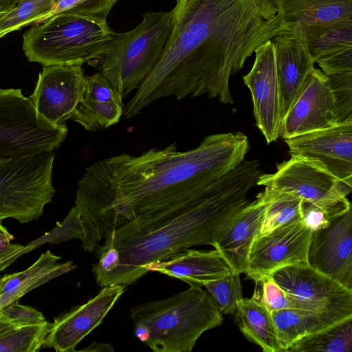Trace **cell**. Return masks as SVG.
I'll return each mask as SVG.
<instances>
[{"mask_svg":"<svg viewBox=\"0 0 352 352\" xmlns=\"http://www.w3.org/2000/svg\"><path fill=\"white\" fill-rule=\"evenodd\" d=\"M172 10L170 36L156 65L124 106L126 119L167 97L206 94L234 103L230 76L281 28L272 0H181Z\"/></svg>","mask_w":352,"mask_h":352,"instance_id":"1","label":"cell"},{"mask_svg":"<svg viewBox=\"0 0 352 352\" xmlns=\"http://www.w3.org/2000/svg\"><path fill=\"white\" fill-rule=\"evenodd\" d=\"M241 132L206 136L186 151L175 143L139 155L122 153L87 168L81 177L111 202L120 226L181 205L236 168L249 150Z\"/></svg>","mask_w":352,"mask_h":352,"instance_id":"2","label":"cell"},{"mask_svg":"<svg viewBox=\"0 0 352 352\" xmlns=\"http://www.w3.org/2000/svg\"><path fill=\"white\" fill-rule=\"evenodd\" d=\"M261 175L258 161L243 160L188 201L107 233L104 241H111L120 256L111 285H131L146 274L148 265L184 249L212 246L222 228L250 203L248 193Z\"/></svg>","mask_w":352,"mask_h":352,"instance_id":"3","label":"cell"},{"mask_svg":"<svg viewBox=\"0 0 352 352\" xmlns=\"http://www.w3.org/2000/svg\"><path fill=\"white\" fill-rule=\"evenodd\" d=\"M130 318L148 328L145 344L156 352H190L204 332L223 321L210 294L191 286L170 297L135 305Z\"/></svg>","mask_w":352,"mask_h":352,"instance_id":"4","label":"cell"},{"mask_svg":"<svg viewBox=\"0 0 352 352\" xmlns=\"http://www.w3.org/2000/svg\"><path fill=\"white\" fill-rule=\"evenodd\" d=\"M113 34L106 19L67 10L26 31L23 50L29 61L44 66H82L100 60Z\"/></svg>","mask_w":352,"mask_h":352,"instance_id":"5","label":"cell"},{"mask_svg":"<svg viewBox=\"0 0 352 352\" xmlns=\"http://www.w3.org/2000/svg\"><path fill=\"white\" fill-rule=\"evenodd\" d=\"M173 10L147 12L135 28L114 32L100 58V72L123 99L137 89L158 61L170 36Z\"/></svg>","mask_w":352,"mask_h":352,"instance_id":"6","label":"cell"},{"mask_svg":"<svg viewBox=\"0 0 352 352\" xmlns=\"http://www.w3.org/2000/svg\"><path fill=\"white\" fill-rule=\"evenodd\" d=\"M54 151L0 159V220L21 223L38 219L56 190L52 173Z\"/></svg>","mask_w":352,"mask_h":352,"instance_id":"7","label":"cell"},{"mask_svg":"<svg viewBox=\"0 0 352 352\" xmlns=\"http://www.w3.org/2000/svg\"><path fill=\"white\" fill-rule=\"evenodd\" d=\"M67 128L54 124L35 109L19 89H0V159L55 151Z\"/></svg>","mask_w":352,"mask_h":352,"instance_id":"8","label":"cell"},{"mask_svg":"<svg viewBox=\"0 0 352 352\" xmlns=\"http://www.w3.org/2000/svg\"><path fill=\"white\" fill-rule=\"evenodd\" d=\"M256 185L292 192L304 201L321 208L332 219L352 208L346 197L352 186L342 183L317 163L294 155L277 164L274 173H261Z\"/></svg>","mask_w":352,"mask_h":352,"instance_id":"9","label":"cell"},{"mask_svg":"<svg viewBox=\"0 0 352 352\" xmlns=\"http://www.w3.org/2000/svg\"><path fill=\"white\" fill-rule=\"evenodd\" d=\"M270 276L287 292L297 309L352 315V290L307 263L285 266Z\"/></svg>","mask_w":352,"mask_h":352,"instance_id":"10","label":"cell"},{"mask_svg":"<svg viewBox=\"0 0 352 352\" xmlns=\"http://www.w3.org/2000/svg\"><path fill=\"white\" fill-rule=\"evenodd\" d=\"M311 232L300 217L258 235L251 245L244 273L257 283L283 267L307 263Z\"/></svg>","mask_w":352,"mask_h":352,"instance_id":"11","label":"cell"},{"mask_svg":"<svg viewBox=\"0 0 352 352\" xmlns=\"http://www.w3.org/2000/svg\"><path fill=\"white\" fill-rule=\"evenodd\" d=\"M289 153L311 160L352 186V122L284 140Z\"/></svg>","mask_w":352,"mask_h":352,"instance_id":"12","label":"cell"},{"mask_svg":"<svg viewBox=\"0 0 352 352\" xmlns=\"http://www.w3.org/2000/svg\"><path fill=\"white\" fill-rule=\"evenodd\" d=\"M352 208L311 231L307 264L352 290Z\"/></svg>","mask_w":352,"mask_h":352,"instance_id":"13","label":"cell"},{"mask_svg":"<svg viewBox=\"0 0 352 352\" xmlns=\"http://www.w3.org/2000/svg\"><path fill=\"white\" fill-rule=\"evenodd\" d=\"M85 76L81 65L44 66L29 98L46 120L63 124L82 99Z\"/></svg>","mask_w":352,"mask_h":352,"instance_id":"14","label":"cell"},{"mask_svg":"<svg viewBox=\"0 0 352 352\" xmlns=\"http://www.w3.org/2000/svg\"><path fill=\"white\" fill-rule=\"evenodd\" d=\"M254 53V64L243 80L251 93L256 126L270 144L279 138L281 124L273 43L271 40L264 42L256 48Z\"/></svg>","mask_w":352,"mask_h":352,"instance_id":"15","label":"cell"},{"mask_svg":"<svg viewBox=\"0 0 352 352\" xmlns=\"http://www.w3.org/2000/svg\"><path fill=\"white\" fill-rule=\"evenodd\" d=\"M274 46L279 87L280 120H283L301 91L307 78L314 68L300 24H281L272 39Z\"/></svg>","mask_w":352,"mask_h":352,"instance_id":"16","label":"cell"},{"mask_svg":"<svg viewBox=\"0 0 352 352\" xmlns=\"http://www.w3.org/2000/svg\"><path fill=\"white\" fill-rule=\"evenodd\" d=\"M125 286L102 287L85 303L72 307L49 322L44 347L58 352L76 351L77 344L99 326L125 291Z\"/></svg>","mask_w":352,"mask_h":352,"instance_id":"17","label":"cell"},{"mask_svg":"<svg viewBox=\"0 0 352 352\" xmlns=\"http://www.w3.org/2000/svg\"><path fill=\"white\" fill-rule=\"evenodd\" d=\"M335 102L325 74L314 68L281 122L280 136L284 140L336 124Z\"/></svg>","mask_w":352,"mask_h":352,"instance_id":"18","label":"cell"},{"mask_svg":"<svg viewBox=\"0 0 352 352\" xmlns=\"http://www.w3.org/2000/svg\"><path fill=\"white\" fill-rule=\"evenodd\" d=\"M268 202L262 192L238 212L222 228L212 247L222 256L234 273H244L248 254L258 235Z\"/></svg>","mask_w":352,"mask_h":352,"instance_id":"19","label":"cell"},{"mask_svg":"<svg viewBox=\"0 0 352 352\" xmlns=\"http://www.w3.org/2000/svg\"><path fill=\"white\" fill-rule=\"evenodd\" d=\"M156 272L177 278L191 287H201L210 280L234 273L217 250L184 249L168 258L153 262L145 272Z\"/></svg>","mask_w":352,"mask_h":352,"instance_id":"20","label":"cell"},{"mask_svg":"<svg viewBox=\"0 0 352 352\" xmlns=\"http://www.w3.org/2000/svg\"><path fill=\"white\" fill-rule=\"evenodd\" d=\"M123 98L100 72L85 76L83 96L72 118L88 131L117 124L123 114Z\"/></svg>","mask_w":352,"mask_h":352,"instance_id":"21","label":"cell"},{"mask_svg":"<svg viewBox=\"0 0 352 352\" xmlns=\"http://www.w3.org/2000/svg\"><path fill=\"white\" fill-rule=\"evenodd\" d=\"M60 258L47 250L26 270L0 278V308L18 301L32 289L77 267L72 261L58 263Z\"/></svg>","mask_w":352,"mask_h":352,"instance_id":"22","label":"cell"},{"mask_svg":"<svg viewBox=\"0 0 352 352\" xmlns=\"http://www.w3.org/2000/svg\"><path fill=\"white\" fill-rule=\"evenodd\" d=\"M281 24L303 27L352 19V0H272Z\"/></svg>","mask_w":352,"mask_h":352,"instance_id":"23","label":"cell"},{"mask_svg":"<svg viewBox=\"0 0 352 352\" xmlns=\"http://www.w3.org/2000/svg\"><path fill=\"white\" fill-rule=\"evenodd\" d=\"M281 352L300 338L352 316L336 311H309L283 309L271 312Z\"/></svg>","mask_w":352,"mask_h":352,"instance_id":"24","label":"cell"},{"mask_svg":"<svg viewBox=\"0 0 352 352\" xmlns=\"http://www.w3.org/2000/svg\"><path fill=\"white\" fill-rule=\"evenodd\" d=\"M236 313L240 331L265 352H281L271 312L254 296L243 298Z\"/></svg>","mask_w":352,"mask_h":352,"instance_id":"25","label":"cell"},{"mask_svg":"<svg viewBox=\"0 0 352 352\" xmlns=\"http://www.w3.org/2000/svg\"><path fill=\"white\" fill-rule=\"evenodd\" d=\"M352 316L309 334L292 344L287 351L351 352Z\"/></svg>","mask_w":352,"mask_h":352,"instance_id":"26","label":"cell"},{"mask_svg":"<svg viewBox=\"0 0 352 352\" xmlns=\"http://www.w3.org/2000/svg\"><path fill=\"white\" fill-rule=\"evenodd\" d=\"M304 28L308 50L314 63L334 50L352 45V19Z\"/></svg>","mask_w":352,"mask_h":352,"instance_id":"27","label":"cell"},{"mask_svg":"<svg viewBox=\"0 0 352 352\" xmlns=\"http://www.w3.org/2000/svg\"><path fill=\"white\" fill-rule=\"evenodd\" d=\"M49 322L23 325L0 317V352H36L44 347Z\"/></svg>","mask_w":352,"mask_h":352,"instance_id":"28","label":"cell"},{"mask_svg":"<svg viewBox=\"0 0 352 352\" xmlns=\"http://www.w3.org/2000/svg\"><path fill=\"white\" fill-rule=\"evenodd\" d=\"M267 200L258 235L272 232L277 228L301 217L302 199L285 191L265 188L261 192Z\"/></svg>","mask_w":352,"mask_h":352,"instance_id":"29","label":"cell"},{"mask_svg":"<svg viewBox=\"0 0 352 352\" xmlns=\"http://www.w3.org/2000/svg\"><path fill=\"white\" fill-rule=\"evenodd\" d=\"M58 0H19L14 8L0 18V38L31 23L37 24Z\"/></svg>","mask_w":352,"mask_h":352,"instance_id":"30","label":"cell"},{"mask_svg":"<svg viewBox=\"0 0 352 352\" xmlns=\"http://www.w3.org/2000/svg\"><path fill=\"white\" fill-rule=\"evenodd\" d=\"M204 286L210 294L217 309L222 314H234L243 298L240 274H231L206 283Z\"/></svg>","mask_w":352,"mask_h":352,"instance_id":"31","label":"cell"},{"mask_svg":"<svg viewBox=\"0 0 352 352\" xmlns=\"http://www.w3.org/2000/svg\"><path fill=\"white\" fill-rule=\"evenodd\" d=\"M325 76L334 98L337 123L352 122V72Z\"/></svg>","mask_w":352,"mask_h":352,"instance_id":"32","label":"cell"},{"mask_svg":"<svg viewBox=\"0 0 352 352\" xmlns=\"http://www.w3.org/2000/svg\"><path fill=\"white\" fill-rule=\"evenodd\" d=\"M118 0H58L54 9L38 23L60 12L73 10L83 14L107 19L111 10ZM37 23V24H38Z\"/></svg>","mask_w":352,"mask_h":352,"instance_id":"33","label":"cell"},{"mask_svg":"<svg viewBox=\"0 0 352 352\" xmlns=\"http://www.w3.org/2000/svg\"><path fill=\"white\" fill-rule=\"evenodd\" d=\"M77 238L82 241L85 239V228L81 217L75 206L69 210L67 216L50 232L32 242L36 247L42 243H60L63 241Z\"/></svg>","mask_w":352,"mask_h":352,"instance_id":"34","label":"cell"},{"mask_svg":"<svg viewBox=\"0 0 352 352\" xmlns=\"http://www.w3.org/2000/svg\"><path fill=\"white\" fill-rule=\"evenodd\" d=\"M96 256L98 261L93 264L91 271L98 285L109 286L120 263V253L111 241H104Z\"/></svg>","mask_w":352,"mask_h":352,"instance_id":"35","label":"cell"},{"mask_svg":"<svg viewBox=\"0 0 352 352\" xmlns=\"http://www.w3.org/2000/svg\"><path fill=\"white\" fill-rule=\"evenodd\" d=\"M257 283H260L261 287V294L257 298L270 312L296 309L294 301L287 292L270 275L262 277Z\"/></svg>","mask_w":352,"mask_h":352,"instance_id":"36","label":"cell"},{"mask_svg":"<svg viewBox=\"0 0 352 352\" xmlns=\"http://www.w3.org/2000/svg\"><path fill=\"white\" fill-rule=\"evenodd\" d=\"M316 63L324 74L352 72V45L334 50L318 58Z\"/></svg>","mask_w":352,"mask_h":352,"instance_id":"37","label":"cell"},{"mask_svg":"<svg viewBox=\"0 0 352 352\" xmlns=\"http://www.w3.org/2000/svg\"><path fill=\"white\" fill-rule=\"evenodd\" d=\"M0 317L23 325L39 324L47 322L41 311L30 306L21 305L18 301L0 308Z\"/></svg>","mask_w":352,"mask_h":352,"instance_id":"38","label":"cell"},{"mask_svg":"<svg viewBox=\"0 0 352 352\" xmlns=\"http://www.w3.org/2000/svg\"><path fill=\"white\" fill-rule=\"evenodd\" d=\"M14 236L0 220V272L4 270L19 256L30 250L28 245L12 243Z\"/></svg>","mask_w":352,"mask_h":352,"instance_id":"39","label":"cell"},{"mask_svg":"<svg viewBox=\"0 0 352 352\" xmlns=\"http://www.w3.org/2000/svg\"><path fill=\"white\" fill-rule=\"evenodd\" d=\"M113 347L110 344L94 342L85 348L76 350V351H102V352H113Z\"/></svg>","mask_w":352,"mask_h":352,"instance_id":"40","label":"cell"},{"mask_svg":"<svg viewBox=\"0 0 352 352\" xmlns=\"http://www.w3.org/2000/svg\"><path fill=\"white\" fill-rule=\"evenodd\" d=\"M134 334L135 336L142 342H145L149 339L150 333L148 328L141 323H135Z\"/></svg>","mask_w":352,"mask_h":352,"instance_id":"41","label":"cell"},{"mask_svg":"<svg viewBox=\"0 0 352 352\" xmlns=\"http://www.w3.org/2000/svg\"><path fill=\"white\" fill-rule=\"evenodd\" d=\"M19 0H0V18L11 12Z\"/></svg>","mask_w":352,"mask_h":352,"instance_id":"42","label":"cell"},{"mask_svg":"<svg viewBox=\"0 0 352 352\" xmlns=\"http://www.w3.org/2000/svg\"><path fill=\"white\" fill-rule=\"evenodd\" d=\"M175 1H176V2H177V1H181V0H175Z\"/></svg>","mask_w":352,"mask_h":352,"instance_id":"43","label":"cell"}]
</instances>
